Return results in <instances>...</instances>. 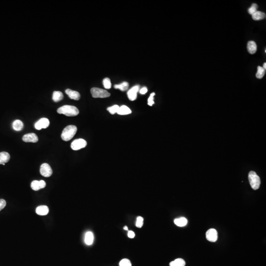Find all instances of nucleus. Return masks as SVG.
I'll use <instances>...</instances> for the list:
<instances>
[{"label": "nucleus", "instance_id": "obj_1", "mask_svg": "<svg viewBox=\"0 0 266 266\" xmlns=\"http://www.w3.org/2000/svg\"><path fill=\"white\" fill-rule=\"evenodd\" d=\"M57 113L67 116H75L79 114V110L76 107L73 105H65L59 108L57 110Z\"/></svg>", "mask_w": 266, "mask_h": 266}, {"label": "nucleus", "instance_id": "obj_2", "mask_svg": "<svg viewBox=\"0 0 266 266\" xmlns=\"http://www.w3.org/2000/svg\"><path fill=\"white\" fill-rule=\"evenodd\" d=\"M77 127L75 125H69L65 128L62 133L61 137L64 141L70 140L77 132Z\"/></svg>", "mask_w": 266, "mask_h": 266}, {"label": "nucleus", "instance_id": "obj_3", "mask_svg": "<svg viewBox=\"0 0 266 266\" xmlns=\"http://www.w3.org/2000/svg\"><path fill=\"white\" fill-rule=\"evenodd\" d=\"M249 180L252 188L257 190L260 186V178L255 172L251 171L249 174Z\"/></svg>", "mask_w": 266, "mask_h": 266}, {"label": "nucleus", "instance_id": "obj_4", "mask_svg": "<svg viewBox=\"0 0 266 266\" xmlns=\"http://www.w3.org/2000/svg\"><path fill=\"white\" fill-rule=\"evenodd\" d=\"M91 93L94 98H105L110 96V93L107 90L101 88H92L91 89Z\"/></svg>", "mask_w": 266, "mask_h": 266}, {"label": "nucleus", "instance_id": "obj_5", "mask_svg": "<svg viewBox=\"0 0 266 266\" xmlns=\"http://www.w3.org/2000/svg\"><path fill=\"white\" fill-rule=\"evenodd\" d=\"M87 142L84 139H76L71 143V148L73 150H78L86 147Z\"/></svg>", "mask_w": 266, "mask_h": 266}, {"label": "nucleus", "instance_id": "obj_6", "mask_svg": "<svg viewBox=\"0 0 266 266\" xmlns=\"http://www.w3.org/2000/svg\"><path fill=\"white\" fill-rule=\"evenodd\" d=\"M40 173L44 177H49L52 174V170L49 164L44 163L41 166Z\"/></svg>", "mask_w": 266, "mask_h": 266}, {"label": "nucleus", "instance_id": "obj_7", "mask_svg": "<svg viewBox=\"0 0 266 266\" xmlns=\"http://www.w3.org/2000/svg\"><path fill=\"white\" fill-rule=\"evenodd\" d=\"M50 122L47 118H42L35 124V127L38 130L41 129H45L49 125Z\"/></svg>", "mask_w": 266, "mask_h": 266}, {"label": "nucleus", "instance_id": "obj_8", "mask_svg": "<svg viewBox=\"0 0 266 266\" xmlns=\"http://www.w3.org/2000/svg\"><path fill=\"white\" fill-rule=\"evenodd\" d=\"M206 238L209 241L215 242L218 238V233L214 229H210L206 233Z\"/></svg>", "mask_w": 266, "mask_h": 266}, {"label": "nucleus", "instance_id": "obj_9", "mask_svg": "<svg viewBox=\"0 0 266 266\" xmlns=\"http://www.w3.org/2000/svg\"><path fill=\"white\" fill-rule=\"evenodd\" d=\"M22 140L26 142H38L39 139L35 133H29L24 135Z\"/></svg>", "mask_w": 266, "mask_h": 266}, {"label": "nucleus", "instance_id": "obj_10", "mask_svg": "<svg viewBox=\"0 0 266 266\" xmlns=\"http://www.w3.org/2000/svg\"><path fill=\"white\" fill-rule=\"evenodd\" d=\"M46 186V183L45 181L43 180L40 181L38 180H34L31 183V187L33 190L35 191H38L41 189L44 188Z\"/></svg>", "mask_w": 266, "mask_h": 266}, {"label": "nucleus", "instance_id": "obj_11", "mask_svg": "<svg viewBox=\"0 0 266 266\" xmlns=\"http://www.w3.org/2000/svg\"><path fill=\"white\" fill-rule=\"evenodd\" d=\"M140 89L139 85H136L128 92V97L131 101H134L137 97V93Z\"/></svg>", "mask_w": 266, "mask_h": 266}, {"label": "nucleus", "instance_id": "obj_12", "mask_svg": "<svg viewBox=\"0 0 266 266\" xmlns=\"http://www.w3.org/2000/svg\"><path fill=\"white\" fill-rule=\"evenodd\" d=\"M66 93L68 95L69 98L75 100H79L81 98V95L78 92L76 91L72 90L71 89H67L65 91Z\"/></svg>", "mask_w": 266, "mask_h": 266}, {"label": "nucleus", "instance_id": "obj_13", "mask_svg": "<svg viewBox=\"0 0 266 266\" xmlns=\"http://www.w3.org/2000/svg\"><path fill=\"white\" fill-rule=\"evenodd\" d=\"M247 51L250 54H254L256 52L257 47L255 42L252 41H249L247 44Z\"/></svg>", "mask_w": 266, "mask_h": 266}, {"label": "nucleus", "instance_id": "obj_14", "mask_svg": "<svg viewBox=\"0 0 266 266\" xmlns=\"http://www.w3.org/2000/svg\"><path fill=\"white\" fill-rule=\"evenodd\" d=\"M10 155L7 152H0V164L5 165L10 159Z\"/></svg>", "mask_w": 266, "mask_h": 266}, {"label": "nucleus", "instance_id": "obj_15", "mask_svg": "<svg viewBox=\"0 0 266 266\" xmlns=\"http://www.w3.org/2000/svg\"><path fill=\"white\" fill-rule=\"evenodd\" d=\"M36 211L38 215H45L48 214L49 209L46 206H40L36 209Z\"/></svg>", "mask_w": 266, "mask_h": 266}, {"label": "nucleus", "instance_id": "obj_16", "mask_svg": "<svg viewBox=\"0 0 266 266\" xmlns=\"http://www.w3.org/2000/svg\"><path fill=\"white\" fill-rule=\"evenodd\" d=\"M23 123L21 120H16L12 123V128L16 131H20L23 128Z\"/></svg>", "mask_w": 266, "mask_h": 266}, {"label": "nucleus", "instance_id": "obj_17", "mask_svg": "<svg viewBox=\"0 0 266 266\" xmlns=\"http://www.w3.org/2000/svg\"><path fill=\"white\" fill-rule=\"evenodd\" d=\"M266 17V14L263 12L257 11L252 15V18L254 20L259 21L264 19Z\"/></svg>", "mask_w": 266, "mask_h": 266}, {"label": "nucleus", "instance_id": "obj_18", "mask_svg": "<svg viewBox=\"0 0 266 266\" xmlns=\"http://www.w3.org/2000/svg\"><path fill=\"white\" fill-rule=\"evenodd\" d=\"M85 243L87 245L90 246L93 243L94 235L91 232H87L85 234Z\"/></svg>", "mask_w": 266, "mask_h": 266}, {"label": "nucleus", "instance_id": "obj_19", "mask_svg": "<svg viewBox=\"0 0 266 266\" xmlns=\"http://www.w3.org/2000/svg\"><path fill=\"white\" fill-rule=\"evenodd\" d=\"M131 113L132 111L126 105H122L121 107H119L117 113L119 115H127L130 114Z\"/></svg>", "mask_w": 266, "mask_h": 266}, {"label": "nucleus", "instance_id": "obj_20", "mask_svg": "<svg viewBox=\"0 0 266 266\" xmlns=\"http://www.w3.org/2000/svg\"><path fill=\"white\" fill-rule=\"evenodd\" d=\"M174 222L177 226L184 227L187 225V220L185 217H180L174 219Z\"/></svg>", "mask_w": 266, "mask_h": 266}, {"label": "nucleus", "instance_id": "obj_21", "mask_svg": "<svg viewBox=\"0 0 266 266\" xmlns=\"http://www.w3.org/2000/svg\"><path fill=\"white\" fill-rule=\"evenodd\" d=\"M64 96L61 92L54 91L53 93L52 100L55 102H58L63 99Z\"/></svg>", "mask_w": 266, "mask_h": 266}, {"label": "nucleus", "instance_id": "obj_22", "mask_svg": "<svg viewBox=\"0 0 266 266\" xmlns=\"http://www.w3.org/2000/svg\"><path fill=\"white\" fill-rule=\"evenodd\" d=\"M185 262L183 259L178 258L173 261L170 263V266H185Z\"/></svg>", "mask_w": 266, "mask_h": 266}, {"label": "nucleus", "instance_id": "obj_23", "mask_svg": "<svg viewBox=\"0 0 266 266\" xmlns=\"http://www.w3.org/2000/svg\"><path fill=\"white\" fill-rule=\"evenodd\" d=\"M266 70L265 69L261 66H258L257 68V72L256 74V78L259 79H261L264 76Z\"/></svg>", "mask_w": 266, "mask_h": 266}, {"label": "nucleus", "instance_id": "obj_24", "mask_svg": "<svg viewBox=\"0 0 266 266\" xmlns=\"http://www.w3.org/2000/svg\"><path fill=\"white\" fill-rule=\"evenodd\" d=\"M129 87V84L127 82H123V83L114 85V88L116 89H118L122 91H125L127 90Z\"/></svg>", "mask_w": 266, "mask_h": 266}, {"label": "nucleus", "instance_id": "obj_25", "mask_svg": "<svg viewBox=\"0 0 266 266\" xmlns=\"http://www.w3.org/2000/svg\"><path fill=\"white\" fill-rule=\"evenodd\" d=\"M119 107L118 105H114L112 107H109L107 108V110L110 112L111 114H114L116 113H117L118 111Z\"/></svg>", "mask_w": 266, "mask_h": 266}, {"label": "nucleus", "instance_id": "obj_26", "mask_svg": "<svg viewBox=\"0 0 266 266\" xmlns=\"http://www.w3.org/2000/svg\"><path fill=\"white\" fill-rule=\"evenodd\" d=\"M103 85L105 89H110L111 87V84L110 78H107L103 80Z\"/></svg>", "mask_w": 266, "mask_h": 266}, {"label": "nucleus", "instance_id": "obj_27", "mask_svg": "<svg viewBox=\"0 0 266 266\" xmlns=\"http://www.w3.org/2000/svg\"><path fill=\"white\" fill-rule=\"evenodd\" d=\"M258 6L256 4H253L251 7L248 9V12L250 15H252L257 11Z\"/></svg>", "mask_w": 266, "mask_h": 266}, {"label": "nucleus", "instance_id": "obj_28", "mask_svg": "<svg viewBox=\"0 0 266 266\" xmlns=\"http://www.w3.org/2000/svg\"><path fill=\"white\" fill-rule=\"evenodd\" d=\"M143 224V218L141 217H137L136 221V226L137 228H142Z\"/></svg>", "mask_w": 266, "mask_h": 266}, {"label": "nucleus", "instance_id": "obj_29", "mask_svg": "<svg viewBox=\"0 0 266 266\" xmlns=\"http://www.w3.org/2000/svg\"><path fill=\"white\" fill-rule=\"evenodd\" d=\"M119 266H132V264L129 259H123L119 263Z\"/></svg>", "mask_w": 266, "mask_h": 266}, {"label": "nucleus", "instance_id": "obj_30", "mask_svg": "<svg viewBox=\"0 0 266 266\" xmlns=\"http://www.w3.org/2000/svg\"><path fill=\"white\" fill-rule=\"evenodd\" d=\"M155 93H152L150 95L149 98L148 99V105H150V106H152L154 104V96H155Z\"/></svg>", "mask_w": 266, "mask_h": 266}, {"label": "nucleus", "instance_id": "obj_31", "mask_svg": "<svg viewBox=\"0 0 266 266\" xmlns=\"http://www.w3.org/2000/svg\"><path fill=\"white\" fill-rule=\"evenodd\" d=\"M6 201L4 199H0V211H1L6 206Z\"/></svg>", "mask_w": 266, "mask_h": 266}, {"label": "nucleus", "instance_id": "obj_32", "mask_svg": "<svg viewBox=\"0 0 266 266\" xmlns=\"http://www.w3.org/2000/svg\"><path fill=\"white\" fill-rule=\"evenodd\" d=\"M128 236L129 238H134L135 236V234L132 231H129L128 233Z\"/></svg>", "mask_w": 266, "mask_h": 266}, {"label": "nucleus", "instance_id": "obj_33", "mask_svg": "<svg viewBox=\"0 0 266 266\" xmlns=\"http://www.w3.org/2000/svg\"><path fill=\"white\" fill-rule=\"evenodd\" d=\"M148 92V89L146 87H143V88H142V89H140V93L141 94H146Z\"/></svg>", "mask_w": 266, "mask_h": 266}, {"label": "nucleus", "instance_id": "obj_34", "mask_svg": "<svg viewBox=\"0 0 266 266\" xmlns=\"http://www.w3.org/2000/svg\"><path fill=\"white\" fill-rule=\"evenodd\" d=\"M263 68L264 69H265V70L266 69V63H264L263 64Z\"/></svg>", "mask_w": 266, "mask_h": 266}, {"label": "nucleus", "instance_id": "obj_35", "mask_svg": "<svg viewBox=\"0 0 266 266\" xmlns=\"http://www.w3.org/2000/svg\"><path fill=\"white\" fill-rule=\"evenodd\" d=\"M123 229H124V230H128V227L126 226L124 227Z\"/></svg>", "mask_w": 266, "mask_h": 266}]
</instances>
